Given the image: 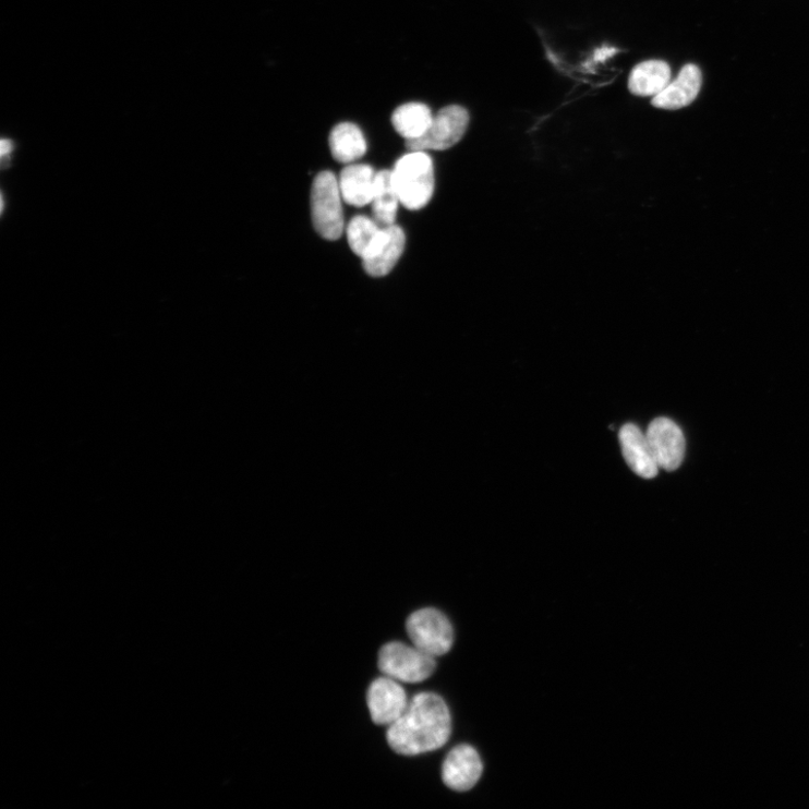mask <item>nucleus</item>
Listing matches in <instances>:
<instances>
[{
	"label": "nucleus",
	"mask_w": 809,
	"mask_h": 809,
	"mask_svg": "<svg viewBox=\"0 0 809 809\" xmlns=\"http://www.w3.org/2000/svg\"><path fill=\"white\" fill-rule=\"evenodd\" d=\"M393 172L400 204L411 210L425 207L434 194V167L425 152H411L401 157Z\"/></svg>",
	"instance_id": "f03ea898"
},
{
	"label": "nucleus",
	"mask_w": 809,
	"mask_h": 809,
	"mask_svg": "<svg viewBox=\"0 0 809 809\" xmlns=\"http://www.w3.org/2000/svg\"><path fill=\"white\" fill-rule=\"evenodd\" d=\"M618 437L625 461L639 476L652 480L659 472V466L647 434L636 424L628 423L620 428Z\"/></svg>",
	"instance_id": "9b49d317"
},
{
	"label": "nucleus",
	"mask_w": 809,
	"mask_h": 809,
	"mask_svg": "<svg viewBox=\"0 0 809 809\" xmlns=\"http://www.w3.org/2000/svg\"><path fill=\"white\" fill-rule=\"evenodd\" d=\"M702 71L696 64H686L678 77L653 97L652 105L661 109H680L689 106L702 88Z\"/></svg>",
	"instance_id": "f8f14e48"
},
{
	"label": "nucleus",
	"mask_w": 809,
	"mask_h": 809,
	"mask_svg": "<svg viewBox=\"0 0 809 809\" xmlns=\"http://www.w3.org/2000/svg\"><path fill=\"white\" fill-rule=\"evenodd\" d=\"M484 763L476 750L468 745L454 748L443 766V780L455 792L472 789L483 776Z\"/></svg>",
	"instance_id": "1a4fd4ad"
},
{
	"label": "nucleus",
	"mask_w": 809,
	"mask_h": 809,
	"mask_svg": "<svg viewBox=\"0 0 809 809\" xmlns=\"http://www.w3.org/2000/svg\"><path fill=\"white\" fill-rule=\"evenodd\" d=\"M342 200L339 180L335 173L330 171L318 173L312 188V218L317 233L328 241L339 240L342 236L345 228Z\"/></svg>",
	"instance_id": "7ed1b4c3"
},
{
	"label": "nucleus",
	"mask_w": 809,
	"mask_h": 809,
	"mask_svg": "<svg viewBox=\"0 0 809 809\" xmlns=\"http://www.w3.org/2000/svg\"><path fill=\"white\" fill-rule=\"evenodd\" d=\"M376 173L367 165H349L340 174L339 186L343 201L355 207L372 204Z\"/></svg>",
	"instance_id": "ddd939ff"
},
{
	"label": "nucleus",
	"mask_w": 809,
	"mask_h": 809,
	"mask_svg": "<svg viewBox=\"0 0 809 809\" xmlns=\"http://www.w3.org/2000/svg\"><path fill=\"white\" fill-rule=\"evenodd\" d=\"M381 228L374 218L363 215L355 216L347 230L348 241L351 250L362 257L373 245L379 236Z\"/></svg>",
	"instance_id": "a211bd4d"
},
{
	"label": "nucleus",
	"mask_w": 809,
	"mask_h": 809,
	"mask_svg": "<svg viewBox=\"0 0 809 809\" xmlns=\"http://www.w3.org/2000/svg\"><path fill=\"white\" fill-rule=\"evenodd\" d=\"M434 116L423 102H408L395 109L391 123L395 131L407 142L422 137L428 130Z\"/></svg>",
	"instance_id": "2eb2a0df"
},
{
	"label": "nucleus",
	"mask_w": 809,
	"mask_h": 809,
	"mask_svg": "<svg viewBox=\"0 0 809 809\" xmlns=\"http://www.w3.org/2000/svg\"><path fill=\"white\" fill-rule=\"evenodd\" d=\"M404 242L407 238L399 227L383 228L376 241L361 257L365 273L372 277L388 275L400 259Z\"/></svg>",
	"instance_id": "9d476101"
},
{
	"label": "nucleus",
	"mask_w": 809,
	"mask_h": 809,
	"mask_svg": "<svg viewBox=\"0 0 809 809\" xmlns=\"http://www.w3.org/2000/svg\"><path fill=\"white\" fill-rule=\"evenodd\" d=\"M647 437L659 468L677 470L685 458L686 440L681 428L667 418L653 420Z\"/></svg>",
	"instance_id": "0eeeda50"
},
{
	"label": "nucleus",
	"mask_w": 809,
	"mask_h": 809,
	"mask_svg": "<svg viewBox=\"0 0 809 809\" xmlns=\"http://www.w3.org/2000/svg\"><path fill=\"white\" fill-rule=\"evenodd\" d=\"M407 630L412 643L434 657L447 654L454 645L452 624L435 608L414 612L408 619Z\"/></svg>",
	"instance_id": "39448f33"
},
{
	"label": "nucleus",
	"mask_w": 809,
	"mask_h": 809,
	"mask_svg": "<svg viewBox=\"0 0 809 809\" xmlns=\"http://www.w3.org/2000/svg\"><path fill=\"white\" fill-rule=\"evenodd\" d=\"M614 52H616V50L604 48L596 52L595 58L596 60H604L605 58L613 56Z\"/></svg>",
	"instance_id": "aec40b11"
},
{
	"label": "nucleus",
	"mask_w": 809,
	"mask_h": 809,
	"mask_svg": "<svg viewBox=\"0 0 809 809\" xmlns=\"http://www.w3.org/2000/svg\"><path fill=\"white\" fill-rule=\"evenodd\" d=\"M672 80V69L665 61L650 60L635 67L629 79V89L633 95L656 96Z\"/></svg>",
	"instance_id": "4468645a"
},
{
	"label": "nucleus",
	"mask_w": 809,
	"mask_h": 809,
	"mask_svg": "<svg viewBox=\"0 0 809 809\" xmlns=\"http://www.w3.org/2000/svg\"><path fill=\"white\" fill-rule=\"evenodd\" d=\"M400 201L394 185L393 172L382 170L376 173L373 197V216L381 228L395 226Z\"/></svg>",
	"instance_id": "f3484780"
},
{
	"label": "nucleus",
	"mask_w": 809,
	"mask_h": 809,
	"mask_svg": "<svg viewBox=\"0 0 809 809\" xmlns=\"http://www.w3.org/2000/svg\"><path fill=\"white\" fill-rule=\"evenodd\" d=\"M329 149L338 162L351 165L365 155L366 142L355 124L341 123L330 132Z\"/></svg>",
	"instance_id": "dca6fc26"
},
{
	"label": "nucleus",
	"mask_w": 809,
	"mask_h": 809,
	"mask_svg": "<svg viewBox=\"0 0 809 809\" xmlns=\"http://www.w3.org/2000/svg\"><path fill=\"white\" fill-rule=\"evenodd\" d=\"M366 703L373 721L378 725H391L407 711L408 693L399 681L390 677L376 679L367 689Z\"/></svg>",
	"instance_id": "6e6552de"
},
{
	"label": "nucleus",
	"mask_w": 809,
	"mask_h": 809,
	"mask_svg": "<svg viewBox=\"0 0 809 809\" xmlns=\"http://www.w3.org/2000/svg\"><path fill=\"white\" fill-rule=\"evenodd\" d=\"M378 666L385 676L399 683L420 684L433 675L436 662L414 644L390 642L382 648Z\"/></svg>",
	"instance_id": "20e7f679"
},
{
	"label": "nucleus",
	"mask_w": 809,
	"mask_h": 809,
	"mask_svg": "<svg viewBox=\"0 0 809 809\" xmlns=\"http://www.w3.org/2000/svg\"><path fill=\"white\" fill-rule=\"evenodd\" d=\"M13 149L14 144L11 140L4 138L2 143H0V155H2L3 159L10 157V155L13 153Z\"/></svg>",
	"instance_id": "6ab92c4d"
},
{
	"label": "nucleus",
	"mask_w": 809,
	"mask_h": 809,
	"mask_svg": "<svg viewBox=\"0 0 809 809\" xmlns=\"http://www.w3.org/2000/svg\"><path fill=\"white\" fill-rule=\"evenodd\" d=\"M469 125V113L459 105L447 106L434 116L426 133L407 142L410 152H445L461 141Z\"/></svg>",
	"instance_id": "423d86ee"
},
{
	"label": "nucleus",
	"mask_w": 809,
	"mask_h": 809,
	"mask_svg": "<svg viewBox=\"0 0 809 809\" xmlns=\"http://www.w3.org/2000/svg\"><path fill=\"white\" fill-rule=\"evenodd\" d=\"M451 714L444 698L420 692L407 711L388 726L387 741L401 756H419L445 747L451 735Z\"/></svg>",
	"instance_id": "f257e3e1"
}]
</instances>
